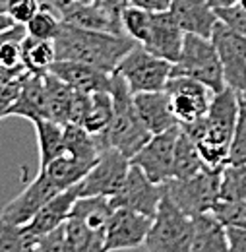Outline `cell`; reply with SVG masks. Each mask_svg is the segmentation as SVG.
I'll return each instance as SVG.
<instances>
[{
  "label": "cell",
  "mask_w": 246,
  "mask_h": 252,
  "mask_svg": "<svg viewBox=\"0 0 246 252\" xmlns=\"http://www.w3.org/2000/svg\"><path fill=\"white\" fill-rule=\"evenodd\" d=\"M241 97L229 86L214 94L210 109L194 123L181 125V128L196 142L200 158L210 169H223L229 163V146L239 119Z\"/></svg>",
  "instance_id": "obj_1"
},
{
  "label": "cell",
  "mask_w": 246,
  "mask_h": 252,
  "mask_svg": "<svg viewBox=\"0 0 246 252\" xmlns=\"http://www.w3.org/2000/svg\"><path fill=\"white\" fill-rule=\"evenodd\" d=\"M134 45L136 41L128 35L84 30L66 22L61 24V32L55 39L57 61L90 64L109 74L117 72L119 63Z\"/></svg>",
  "instance_id": "obj_2"
},
{
  "label": "cell",
  "mask_w": 246,
  "mask_h": 252,
  "mask_svg": "<svg viewBox=\"0 0 246 252\" xmlns=\"http://www.w3.org/2000/svg\"><path fill=\"white\" fill-rule=\"evenodd\" d=\"M113 105H115V115L113 123L109 126L107 134L103 136V146L105 148H115L123 156L132 159L152 138L148 128L138 117V111L134 107V94L130 92L128 84L124 78L115 72L113 74Z\"/></svg>",
  "instance_id": "obj_3"
},
{
  "label": "cell",
  "mask_w": 246,
  "mask_h": 252,
  "mask_svg": "<svg viewBox=\"0 0 246 252\" xmlns=\"http://www.w3.org/2000/svg\"><path fill=\"white\" fill-rule=\"evenodd\" d=\"M173 76H186V78L198 80L204 86H208L214 94H219L221 90L227 88L223 66L212 37H202L194 33L184 35L181 57L173 64L171 78Z\"/></svg>",
  "instance_id": "obj_4"
},
{
  "label": "cell",
  "mask_w": 246,
  "mask_h": 252,
  "mask_svg": "<svg viewBox=\"0 0 246 252\" xmlns=\"http://www.w3.org/2000/svg\"><path fill=\"white\" fill-rule=\"evenodd\" d=\"M194 220L165 194L154 216L144 247L148 252H192Z\"/></svg>",
  "instance_id": "obj_5"
},
{
  "label": "cell",
  "mask_w": 246,
  "mask_h": 252,
  "mask_svg": "<svg viewBox=\"0 0 246 252\" xmlns=\"http://www.w3.org/2000/svg\"><path fill=\"white\" fill-rule=\"evenodd\" d=\"M221 171L223 169L204 167L200 173L188 179H169L165 183V194L190 218L212 212L219 202Z\"/></svg>",
  "instance_id": "obj_6"
},
{
  "label": "cell",
  "mask_w": 246,
  "mask_h": 252,
  "mask_svg": "<svg viewBox=\"0 0 246 252\" xmlns=\"http://www.w3.org/2000/svg\"><path fill=\"white\" fill-rule=\"evenodd\" d=\"M117 72L124 78L132 94L163 92L171 80L173 63L155 57L140 43H136L117 66Z\"/></svg>",
  "instance_id": "obj_7"
},
{
  "label": "cell",
  "mask_w": 246,
  "mask_h": 252,
  "mask_svg": "<svg viewBox=\"0 0 246 252\" xmlns=\"http://www.w3.org/2000/svg\"><path fill=\"white\" fill-rule=\"evenodd\" d=\"M165 198V185H157L134 163L124 177L123 185L115 196H111L115 208H128L148 218H154L161 200Z\"/></svg>",
  "instance_id": "obj_8"
},
{
  "label": "cell",
  "mask_w": 246,
  "mask_h": 252,
  "mask_svg": "<svg viewBox=\"0 0 246 252\" xmlns=\"http://www.w3.org/2000/svg\"><path fill=\"white\" fill-rule=\"evenodd\" d=\"M130 169V159L115 148H105L88 175L78 183L80 196H115Z\"/></svg>",
  "instance_id": "obj_9"
},
{
  "label": "cell",
  "mask_w": 246,
  "mask_h": 252,
  "mask_svg": "<svg viewBox=\"0 0 246 252\" xmlns=\"http://www.w3.org/2000/svg\"><path fill=\"white\" fill-rule=\"evenodd\" d=\"M212 41L223 66L225 84L237 94H243L246 90V37L219 20L212 33Z\"/></svg>",
  "instance_id": "obj_10"
},
{
  "label": "cell",
  "mask_w": 246,
  "mask_h": 252,
  "mask_svg": "<svg viewBox=\"0 0 246 252\" xmlns=\"http://www.w3.org/2000/svg\"><path fill=\"white\" fill-rule=\"evenodd\" d=\"M181 134V125L173 126L161 134H154L148 144L130 159V163L138 165L150 181L157 185H165L173 179V161H175V148L177 138Z\"/></svg>",
  "instance_id": "obj_11"
},
{
  "label": "cell",
  "mask_w": 246,
  "mask_h": 252,
  "mask_svg": "<svg viewBox=\"0 0 246 252\" xmlns=\"http://www.w3.org/2000/svg\"><path fill=\"white\" fill-rule=\"evenodd\" d=\"M165 92L169 95L171 109L179 125H188L204 117L214 97V92L208 86L186 76H173L167 82Z\"/></svg>",
  "instance_id": "obj_12"
},
{
  "label": "cell",
  "mask_w": 246,
  "mask_h": 252,
  "mask_svg": "<svg viewBox=\"0 0 246 252\" xmlns=\"http://www.w3.org/2000/svg\"><path fill=\"white\" fill-rule=\"evenodd\" d=\"M154 218L128 208H115L105 229V252L132 251L146 243Z\"/></svg>",
  "instance_id": "obj_13"
},
{
  "label": "cell",
  "mask_w": 246,
  "mask_h": 252,
  "mask_svg": "<svg viewBox=\"0 0 246 252\" xmlns=\"http://www.w3.org/2000/svg\"><path fill=\"white\" fill-rule=\"evenodd\" d=\"M61 190L49 181V177L43 171H39V175L28 185V189L24 190L22 194H18L16 198H12L2 208L0 221H8V223H16V225H26Z\"/></svg>",
  "instance_id": "obj_14"
},
{
  "label": "cell",
  "mask_w": 246,
  "mask_h": 252,
  "mask_svg": "<svg viewBox=\"0 0 246 252\" xmlns=\"http://www.w3.org/2000/svg\"><path fill=\"white\" fill-rule=\"evenodd\" d=\"M184 35L186 33L177 24L175 16L169 10L167 12H154L148 37L140 45L144 49H148L155 57H161V59L175 64L181 57Z\"/></svg>",
  "instance_id": "obj_15"
},
{
  "label": "cell",
  "mask_w": 246,
  "mask_h": 252,
  "mask_svg": "<svg viewBox=\"0 0 246 252\" xmlns=\"http://www.w3.org/2000/svg\"><path fill=\"white\" fill-rule=\"evenodd\" d=\"M80 198V190L78 185H74L72 189L62 190L57 196H53L33 218L31 221H28L24 225L28 237L33 245L39 243L41 237H45L47 233L59 229L61 225H64V221L70 218V212H72V206L74 202Z\"/></svg>",
  "instance_id": "obj_16"
},
{
  "label": "cell",
  "mask_w": 246,
  "mask_h": 252,
  "mask_svg": "<svg viewBox=\"0 0 246 252\" xmlns=\"http://www.w3.org/2000/svg\"><path fill=\"white\" fill-rule=\"evenodd\" d=\"M55 76L64 80L74 92L82 94H99V92H111L113 88V74L103 72L99 68H93L90 64L74 63V61H55L51 70Z\"/></svg>",
  "instance_id": "obj_17"
},
{
  "label": "cell",
  "mask_w": 246,
  "mask_h": 252,
  "mask_svg": "<svg viewBox=\"0 0 246 252\" xmlns=\"http://www.w3.org/2000/svg\"><path fill=\"white\" fill-rule=\"evenodd\" d=\"M134 107L138 111L140 121L148 128V132L161 134L169 128L179 125L173 109H171V101L167 92H142V94H134Z\"/></svg>",
  "instance_id": "obj_18"
},
{
  "label": "cell",
  "mask_w": 246,
  "mask_h": 252,
  "mask_svg": "<svg viewBox=\"0 0 246 252\" xmlns=\"http://www.w3.org/2000/svg\"><path fill=\"white\" fill-rule=\"evenodd\" d=\"M169 12L175 16L183 32L202 37H212L219 22L217 12L208 0H173Z\"/></svg>",
  "instance_id": "obj_19"
},
{
  "label": "cell",
  "mask_w": 246,
  "mask_h": 252,
  "mask_svg": "<svg viewBox=\"0 0 246 252\" xmlns=\"http://www.w3.org/2000/svg\"><path fill=\"white\" fill-rule=\"evenodd\" d=\"M8 117H22V119H28L30 123H35L39 119H49L43 76L30 74L24 80L18 99L8 109Z\"/></svg>",
  "instance_id": "obj_20"
},
{
  "label": "cell",
  "mask_w": 246,
  "mask_h": 252,
  "mask_svg": "<svg viewBox=\"0 0 246 252\" xmlns=\"http://www.w3.org/2000/svg\"><path fill=\"white\" fill-rule=\"evenodd\" d=\"M194 220V241L192 252H231L227 227L212 212H204Z\"/></svg>",
  "instance_id": "obj_21"
},
{
  "label": "cell",
  "mask_w": 246,
  "mask_h": 252,
  "mask_svg": "<svg viewBox=\"0 0 246 252\" xmlns=\"http://www.w3.org/2000/svg\"><path fill=\"white\" fill-rule=\"evenodd\" d=\"M61 20L84 30H95V32H109L117 35H126L123 32V24L117 22L105 8L97 4H84V6H72L61 14Z\"/></svg>",
  "instance_id": "obj_22"
},
{
  "label": "cell",
  "mask_w": 246,
  "mask_h": 252,
  "mask_svg": "<svg viewBox=\"0 0 246 252\" xmlns=\"http://www.w3.org/2000/svg\"><path fill=\"white\" fill-rule=\"evenodd\" d=\"M92 167V163L80 161V159H76L74 156L64 152L62 156L55 158L49 165L41 167L39 171H43L49 177V181L62 192V190H68L72 189L74 185H78L88 175V171Z\"/></svg>",
  "instance_id": "obj_23"
},
{
  "label": "cell",
  "mask_w": 246,
  "mask_h": 252,
  "mask_svg": "<svg viewBox=\"0 0 246 252\" xmlns=\"http://www.w3.org/2000/svg\"><path fill=\"white\" fill-rule=\"evenodd\" d=\"M113 210L115 206L109 196H80L74 202L70 216L86 223L90 229L97 233H105Z\"/></svg>",
  "instance_id": "obj_24"
},
{
  "label": "cell",
  "mask_w": 246,
  "mask_h": 252,
  "mask_svg": "<svg viewBox=\"0 0 246 252\" xmlns=\"http://www.w3.org/2000/svg\"><path fill=\"white\" fill-rule=\"evenodd\" d=\"M45 82V92H47V109H49V119L59 123V125H68L70 123V109L74 101V90L55 76L53 72L43 74Z\"/></svg>",
  "instance_id": "obj_25"
},
{
  "label": "cell",
  "mask_w": 246,
  "mask_h": 252,
  "mask_svg": "<svg viewBox=\"0 0 246 252\" xmlns=\"http://www.w3.org/2000/svg\"><path fill=\"white\" fill-rule=\"evenodd\" d=\"M57 61L55 41L35 39L31 35H26L22 41V64L26 70L35 76H43L51 70V66Z\"/></svg>",
  "instance_id": "obj_26"
},
{
  "label": "cell",
  "mask_w": 246,
  "mask_h": 252,
  "mask_svg": "<svg viewBox=\"0 0 246 252\" xmlns=\"http://www.w3.org/2000/svg\"><path fill=\"white\" fill-rule=\"evenodd\" d=\"M113 115H115V105H113V95L111 92H99L92 94L90 99V107L88 113L84 117L82 126L95 138H99L101 146H103V136L107 134L109 126L113 123ZM105 148V146H103Z\"/></svg>",
  "instance_id": "obj_27"
},
{
  "label": "cell",
  "mask_w": 246,
  "mask_h": 252,
  "mask_svg": "<svg viewBox=\"0 0 246 252\" xmlns=\"http://www.w3.org/2000/svg\"><path fill=\"white\" fill-rule=\"evenodd\" d=\"M33 126L39 144V161L41 167H45L64 154V125H59L51 119H39L33 123Z\"/></svg>",
  "instance_id": "obj_28"
},
{
  "label": "cell",
  "mask_w": 246,
  "mask_h": 252,
  "mask_svg": "<svg viewBox=\"0 0 246 252\" xmlns=\"http://www.w3.org/2000/svg\"><path fill=\"white\" fill-rule=\"evenodd\" d=\"M64 237L70 252H105V233H97L76 218L64 221Z\"/></svg>",
  "instance_id": "obj_29"
},
{
  "label": "cell",
  "mask_w": 246,
  "mask_h": 252,
  "mask_svg": "<svg viewBox=\"0 0 246 252\" xmlns=\"http://www.w3.org/2000/svg\"><path fill=\"white\" fill-rule=\"evenodd\" d=\"M204 161L196 148V142L181 128L175 148V161H173V179H188L204 169Z\"/></svg>",
  "instance_id": "obj_30"
},
{
  "label": "cell",
  "mask_w": 246,
  "mask_h": 252,
  "mask_svg": "<svg viewBox=\"0 0 246 252\" xmlns=\"http://www.w3.org/2000/svg\"><path fill=\"white\" fill-rule=\"evenodd\" d=\"M219 200L239 202L246 200V165H225L221 171Z\"/></svg>",
  "instance_id": "obj_31"
},
{
  "label": "cell",
  "mask_w": 246,
  "mask_h": 252,
  "mask_svg": "<svg viewBox=\"0 0 246 252\" xmlns=\"http://www.w3.org/2000/svg\"><path fill=\"white\" fill-rule=\"evenodd\" d=\"M61 24H62L61 16L55 10L41 6L37 10V14L26 24V32H28V35L35 37V39L55 41L59 32H61Z\"/></svg>",
  "instance_id": "obj_32"
},
{
  "label": "cell",
  "mask_w": 246,
  "mask_h": 252,
  "mask_svg": "<svg viewBox=\"0 0 246 252\" xmlns=\"http://www.w3.org/2000/svg\"><path fill=\"white\" fill-rule=\"evenodd\" d=\"M152 14L154 12H148L144 8H138V6H126L123 10V16H121V24H123V32L132 37L136 43H144L148 32H150V24H152Z\"/></svg>",
  "instance_id": "obj_33"
},
{
  "label": "cell",
  "mask_w": 246,
  "mask_h": 252,
  "mask_svg": "<svg viewBox=\"0 0 246 252\" xmlns=\"http://www.w3.org/2000/svg\"><path fill=\"white\" fill-rule=\"evenodd\" d=\"M31 247L24 225L0 221V252H28Z\"/></svg>",
  "instance_id": "obj_34"
},
{
  "label": "cell",
  "mask_w": 246,
  "mask_h": 252,
  "mask_svg": "<svg viewBox=\"0 0 246 252\" xmlns=\"http://www.w3.org/2000/svg\"><path fill=\"white\" fill-rule=\"evenodd\" d=\"M212 214L225 227L246 229V200H239V202H223V200H219L214 206Z\"/></svg>",
  "instance_id": "obj_35"
},
{
  "label": "cell",
  "mask_w": 246,
  "mask_h": 252,
  "mask_svg": "<svg viewBox=\"0 0 246 252\" xmlns=\"http://www.w3.org/2000/svg\"><path fill=\"white\" fill-rule=\"evenodd\" d=\"M227 165H246V107L241 103L239 119L229 146V163Z\"/></svg>",
  "instance_id": "obj_36"
},
{
  "label": "cell",
  "mask_w": 246,
  "mask_h": 252,
  "mask_svg": "<svg viewBox=\"0 0 246 252\" xmlns=\"http://www.w3.org/2000/svg\"><path fill=\"white\" fill-rule=\"evenodd\" d=\"M41 8L39 0H8V10L6 14L12 18L14 24H28L31 18L37 14Z\"/></svg>",
  "instance_id": "obj_37"
},
{
  "label": "cell",
  "mask_w": 246,
  "mask_h": 252,
  "mask_svg": "<svg viewBox=\"0 0 246 252\" xmlns=\"http://www.w3.org/2000/svg\"><path fill=\"white\" fill-rule=\"evenodd\" d=\"M217 12V18L227 24L229 28H233L235 32L243 33L246 37V10L241 8L239 4L237 6H229V8H219L215 10Z\"/></svg>",
  "instance_id": "obj_38"
},
{
  "label": "cell",
  "mask_w": 246,
  "mask_h": 252,
  "mask_svg": "<svg viewBox=\"0 0 246 252\" xmlns=\"http://www.w3.org/2000/svg\"><path fill=\"white\" fill-rule=\"evenodd\" d=\"M22 41L24 39H8L0 45V64H4L8 68L24 66L22 64Z\"/></svg>",
  "instance_id": "obj_39"
},
{
  "label": "cell",
  "mask_w": 246,
  "mask_h": 252,
  "mask_svg": "<svg viewBox=\"0 0 246 252\" xmlns=\"http://www.w3.org/2000/svg\"><path fill=\"white\" fill-rule=\"evenodd\" d=\"M28 76H30V74H26V76H22V78H18V80L6 84V86H0V121H2L4 117H8V109H10V105L18 99L20 90H22V84H24V80H26Z\"/></svg>",
  "instance_id": "obj_40"
},
{
  "label": "cell",
  "mask_w": 246,
  "mask_h": 252,
  "mask_svg": "<svg viewBox=\"0 0 246 252\" xmlns=\"http://www.w3.org/2000/svg\"><path fill=\"white\" fill-rule=\"evenodd\" d=\"M37 245H39L41 252H70L68 245H66V237H64V225L47 233L45 237H41Z\"/></svg>",
  "instance_id": "obj_41"
},
{
  "label": "cell",
  "mask_w": 246,
  "mask_h": 252,
  "mask_svg": "<svg viewBox=\"0 0 246 252\" xmlns=\"http://www.w3.org/2000/svg\"><path fill=\"white\" fill-rule=\"evenodd\" d=\"M227 239L231 252H246V229L227 227Z\"/></svg>",
  "instance_id": "obj_42"
},
{
  "label": "cell",
  "mask_w": 246,
  "mask_h": 252,
  "mask_svg": "<svg viewBox=\"0 0 246 252\" xmlns=\"http://www.w3.org/2000/svg\"><path fill=\"white\" fill-rule=\"evenodd\" d=\"M41 6L55 10L61 16L64 10L72 8V6H84V4H93V0H39Z\"/></svg>",
  "instance_id": "obj_43"
},
{
  "label": "cell",
  "mask_w": 246,
  "mask_h": 252,
  "mask_svg": "<svg viewBox=\"0 0 246 252\" xmlns=\"http://www.w3.org/2000/svg\"><path fill=\"white\" fill-rule=\"evenodd\" d=\"M171 2L173 0H128L130 6H138L148 12H167L171 8Z\"/></svg>",
  "instance_id": "obj_44"
},
{
  "label": "cell",
  "mask_w": 246,
  "mask_h": 252,
  "mask_svg": "<svg viewBox=\"0 0 246 252\" xmlns=\"http://www.w3.org/2000/svg\"><path fill=\"white\" fill-rule=\"evenodd\" d=\"M26 74H30V72L24 66L8 68V66L0 64V86H6V84H10V82H14V80H18V78H22Z\"/></svg>",
  "instance_id": "obj_45"
},
{
  "label": "cell",
  "mask_w": 246,
  "mask_h": 252,
  "mask_svg": "<svg viewBox=\"0 0 246 252\" xmlns=\"http://www.w3.org/2000/svg\"><path fill=\"white\" fill-rule=\"evenodd\" d=\"M128 6V0H105L101 4V8H105L117 22H121V16H123V10Z\"/></svg>",
  "instance_id": "obj_46"
},
{
  "label": "cell",
  "mask_w": 246,
  "mask_h": 252,
  "mask_svg": "<svg viewBox=\"0 0 246 252\" xmlns=\"http://www.w3.org/2000/svg\"><path fill=\"white\" fill-rule=\"evenodd\" d=\"M26 35H28V32H26V26L24 24H14L12 28L0 32V45L4 41H8V39H24Z\"/></svg>",
  "instance_id": "obj_47"
},
{
  "label": "cell",
  "mask_w": 246,
  "mask_h": 252,
  "mask_svg": "<svg viewBox=\"0 0 246 252\" xmlns=\"http://www.w3.org/2000/svg\"><path fill=\"white\" fill-rule=\"evenodd\" d=\"M212 4L214 10H219V8H229V6H237L239 0H208Z\"/></svg>",
  "instance_id": "obj_48"
},
{
  "label": "cell",
  "mask_w": 246,
  "mask_h": 252,
  "mask_svg": "<svg viewBox=\"0 0 246 252\" xmlns=\"http://www.w3.org/2000/svg\"><path fill=\"white\" fill-rule=\"evenodd\" d=\"M12 26H14L12 18H10V16H6V14H0V32L8 30V28H12Z\"/></svg>",
  "instance_id": "obj_49"
},
{
  "label": "cell",
  "mask_w": 246,
  "mask_h": 252,
  "mask_svg": "<svg viewBox=\"0 0 246 252\" xmlns=\"http://www.w3.org/2000/svg\"><path fill=\"white\" fill-rule=\"evenodd\" d=\"M6 10H8V0H0V14H6Z\"/></svg>",
  "instance_id": "obj_50"
},
{
  "label": "cell",
  "mask_w": 246,
  "mask_h": 252,
  "mask_svg": "<svg viewBox=\"0 0 246 252\" xmlns=\"http://www.w3.org/2000/svg\"><path fill=\"white\" fill-rule=\"evenodd\" d=\"M239 97H241V103H243V105L246 107V90L243 92V94H239Z\"/></svg>",
  "instance_id": "obj_51"
},
{
  "label": "cell",
  "mask_w": 246,
  "mask_h": 252,
  "mask_svg": "<svg viewBox=\"0 0 246 252\" xmlns=\"http://www.w3.org/2000/svg\"><path fill=\"white\" fill-rule=\"evenodd\" d=\"M28 252H41V249H39V245H33V247H31Z\"/></svg>",
  "instance_id": "obj_52"
},
{
  "label": "cell",
  "mask_w": 246,
  "mask_h": 252,
  "mask_svg": "<svg viewBox=\"0 0 246 252\" xmlns=\"http://www.w3.org/2000/svg\"><path fill=\"white\" fill-rule=\"evenodd\" d=\"M239 6H241V8H245V10H246V0H239Z\"/></svg>",
  "instance_id": "obj_53"
},
{
  "label": "cell",
  "mask_w": 246,
  "mask_h": 252,
  "mask_svg": "<svg viewBox=\"0 0 246 252\" xmlns=\"http://www.w3.org/2000/svg\"><path fill=\"white\" fill-rule=\"evenodd\" d=\"M103 2H105V0H93V4H97V6H101Z\"/></svg>",
  "instance_id": "obj_54"
}]
</instances>
